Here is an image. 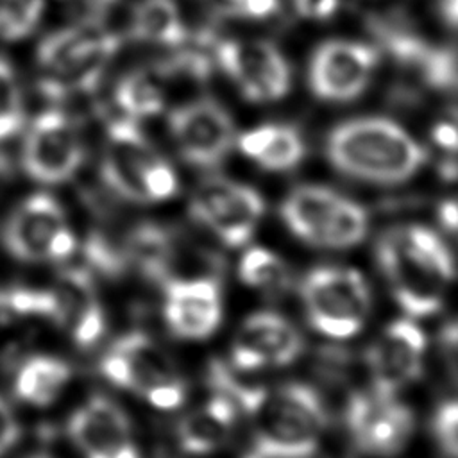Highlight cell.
<instances>
[{"instance_id": "13", "label": "cell", "mask_w": 458, "mask_h": 458, "mask_svg": "<svg viewBox=\"0 0 458 458\" xmlns=\"http://www.w3.org/2000/svg\"><path fill=\"white\" fill-rule=\"evenodd\" d=\"M347 429L356 447L370 456L390 458L404 449L413 435V411L381 394H356L345 408Z\"/></svg>"}, {"instance_id": "19", "label": "cell", "mask_w": 458, "mask_h": 458, "mask_svg": "<svg viewBox=\"0 0 458 458\" xmlns=\"http://www.w3.org/2000/svg\"><path fill=\"white\" fill-rule=\"evenodd\" d=\"M50 290L55 299L54 322L66 329L79 347H91L106 329V317L89 272L66 268Z\"/></svg>"}, {"instance_id": "11", "label": "cell", "mask_w": 458, "mask_h": 458, "mask_svg": "<svg viewBox=\"0 0 458 458\" xmlns=\"http://www.w3.org/2000/svg\"><path fill=\"white\" fill-rule=\"evenodd\" d=\"M215 59L250 102L279 100L290 89V66L270 41L224 39L215 47Z\"/></svg>"}, {"instance_id": "35", "label": "cell", "mask_w": 458, "mask_h": 458, "mask_svg": "<svg viewBox=\"0 0 458 458\" xmlns=\"http://www.w3.org/2000/svg\"><path fill=\"white\" fill-rule=\"evenodd\" d=\"M433 433L449 458H458V401L444 403L433 419Z\"/></svg>"}, {"instance_id": "1", "label": "cell", "mask_w": 458, "mask_h": 458, "mask_svg": "<svg viewBox=\"0 0 458 458\" xmlns=\"http://www.w3.org/2000/svg\"><path fill=\"white\" fill-rule=\"evenodd\" d=\"M208 381L250 419L254 449L247 458H308L318 447L327 417L313 386L288 383L267 388L243 383L220 360L209 363Z\"/></svg>"}, {"instance_id": "8", "label": "cell", "mask_w": 458, "mask_h": 458, "mask_svg": "<svg viewBox=\"0 0 458 458\" xmlns=\"http://www.w3.org/2000/svg\"><path fill=\"white\" fill-rule=\"evenodd\" d=\"M4 245L20 261H59L73 254L77 238L61 204L48 193H34L7 218Z\"/></svg>"}, {"instance_id": "23", "label": "cell", "mask_w": 458, "mask_h": 458, "mask_svg": "<svg viewBox=\"0 0 458 458\" xmlns=\"http://www.w3.org/2000/svg\"><path fill=\"white\" fill-rule=\"evenodd\" d=\"M340 199L342 195L324 186H299L284 199L281 218L297 238L310 245H318L320 234Z\"/></svg>"}, {"instance_id": "38", "label": "cell", "mask_w": 458, "mask_h": 458, "mask_svg": "<svg viewBox=\"0 0 458 458\" xmlns=\"http://www.w3.org/2000/svg\"><path fill=\"white\" fill-rule=\"evenodd\" d=\"M433 141L451 156H458V116L444 118L431 129Z\"/></svg>"}, {"instance_id": "41", "label": "cell", "mask_w": 458, "mask_h": 458, "mask_svg": "<svg viewBox=\"0 0 458 458\" xmlns=\"http://www.w3.org/2000/svg\"><path fill=\"white\" fill-rule=\"evenodd\" d=\"M444 21L458 29V0H437Z\"/></svg>"}, {"instance_id": "16", "label": "cell", "mask_w": 458, "mask_h": 458, "mask_svg": "<svg viewBox=\"0 0 458 458\" xmlns=\"http://www.w3.org/2000/svg\"><path fill=\"white\" fill-rule=\"evenodd\" d=\"M66 428L84 458H140L127 413L104 395L89 397Z\"/></svg>"}, {"instance_id": "27", "label": "cell", "mask_w": 458, "mask_h": 458, "mask_svg": "<svg viewBox=\"0 0 458 458\" xmlns=\"http://www.w3.org/2000/svg\"><path fill=\"white\" fill-rule=\"evenodd\" d=\"M369 227L367 211L354 200L342 197L331 213L317 247L324 249H349L358 245Z\"/></svg>"}, {"instance_id": "17", "label": "cell", "mask_w": 458, "mask_h": 458, "mask_svg": "<svg viewBox=\"0 0 458 458\" xmlns=\"http://www.w3.org/2000/svg\"><path fill=\"white\" fill-rule=\"evenodd\" d=\"M302 336L281 315L259 311L243 320L231 345V361L236 370L283 367L302 352Z\"/></svg>"}, {"instance_id": "2", "label": "cell", "mask_w": 458, "mask_h": 458, "mask_svg": "<svg viewBox=\"0 0 458 458\" xmlns=\"http://www.w3.org/2000/svg\"><path fill=\"white\" fill-rule=\"evenodd\" d=\"M377 263L397 304L411 317L433 315L454 277V259L428 227L406 225L386 233L377 243Z\"/></svg>"}, {"instance_id": "6", "label": "cell", "mask_w": 458, "mask_h": 458, "mask_svg": "<svg viewBox=\"0 0 458 458\" xmlns=\"http://www.w3.org/2000/svg\"><path fill=\"white\" fill-rule=\"evenodd\" d=\"M100 374L161 410L182 404L186 386L168 354L145 333L120 336L102 356Z\"/></svg>"}, {"instance_id": "43", "label": "cell", "mask_w": 458, "mask_h": 458, "mask_svg": "<svg viewBox=\"0 0 458 458\" xmlns=\"http://www.w3.org/2000/svg\"><path fill=\"white\" fill-rule=\"evenodd\" d=\"M29 458H50V456H47V454H32Z\"/></svg>"}, {"instance_id": "37", "label": "cell", "mask_w": 458, "mask_h": 458, "mask_svg": "<svg viewBox=\"0 0 458 458\" xmlns=\"http://www.w3.org/2000/svg\"><path fill=\"white\" fill-rule=\"evenodd\" d=\"M21 428L11 406L0 397V458L20 440Z\"/></svg>"}, {"instance_id": "21", "label": "cell", "mask_w": 458, "mask_h": 458, "mask_svg": "<svg viewBox=\"0 0 458 458\" xmlns=\"http://www.w3.org/2000/svg\"><path fill=\"white\" fill-rule=\"evenodd\" d=\"M236 406L222 394H215L204 406L193 410L177 426L179 445L191 454L218 449L229 437L236 420Z\"/></svg>"}, {"instance_id": "22", "label": "cell", "mask_w": 458, "mask_h": 458, "mask_svg": "<svg viewBox=\"0 0 458 458\" xmlns=\"http://www.w3.org/2000/svg\"><path fill=\"white\" fill-rule=\"evenodd\" d=\"M240 150L268 172H286L304 157V140L292 125L265 123L238 140Z\"/></svg>"}, {"instance_id": "5", "label": "cell", "mask_w": 458, "mask_h": 458, "mask_svg": "<svg viewBox=\"0 0 458 458\" xmlns=\"http://www.w3.org/2000/svg\"><path fill=\"white\" fill-rule=\"evenodd\" d=\"M100 175L116 195L140 204L161 202L177 191L174 168L127 116L106 127Z\"/></svg>"}, {"instance_id": "29", "label": "cell", "mask_w": 458, "mask_h": 458, "mask_svg": "<svg viewBox=\"0 0 458 458\" xmlns=\"http://www.w3.org/2000/svg\"><path fill=\"white\" fill-rule=\"evenodd\" d=\"M55 299L52 290L7 288L0 290V326L16 318L43 317L54 322Z\"/></svg>"}, {"instance_id": "32", "label": "cell", "mask_w": 458, "mask_h": 458, "mask_svg": "<svg viewBox=\"0 0 458 458\" xmlns=\"http://www.w3.org/2000/svg\"><path fill=\"white\" fill-rule=\"evenodd\" d=\"M428 86L458 93V48L429 47L417 64Z\"/></svg>"}, {"instance_id": "31", "label": "cell", "mask_w": 458, "mask_h": 458, "mask_svg": "<svg viewBox=\"0 0 458 458\" xmlns=\"http://www.w3.org/2000/svg\"><path fill=\"white\" fill-rule=\"evenodd\" d=\"M25 120L23 95L11 63L0 57V141L16 134Z\"/></svg>"}, {"instance_id": "30", "label": "cell", "mask_w": 458, "mask_h": 458, "mask_svg": "<svg viewBox=\"0 0 458 458\" xmlns=\"http://www.w3.org/2000/svg\"><path fill=\"white\" fill-rule=\"evenodd\" d=\"M47 0H0V39L20 41L39 23Z\"/></svg>"}, {"instance_id": "34", "label": "cell", "mask_w": 458, "mask_h": 458, "mask_svg": "<svg viewBox=\"0 0 458 458\" xmlns=\"http://www.w3.org/2000/svg\"><path fill=\"white\" fill-rule=\"evenodd\" d=\"M209 11L233 16V18H254L261 20L274 14L279 7V0H202Z\"/></svg>"}, {"instance_id": "7", "label": "cell", "mask_w": 458, "mask_h": 458, "mask_svg": "<svg viewBox=\"0 0 458 458\" xmlns=\"http://www.w3.org/2000/svg\"><path fill=\"white\" fill-rule=\"evenodd\" d=\"M301 295L310 324L331 338L354 336L370 308V292L354 268H313L301 284Z\"/></svg>"}, {"instance_id": "15", "label": "cell", "mask_w": 458, "mask_h": 458, "mask_svg": "<svg viewBox=\"0 0 458 458\" xmlns=\"http://www.w3.org/2000/svg\"><path fill=\"white\" fill-rule=\"evenodd\" d=\"M426 336L410 320L392 322L370 345L367 367L372 388L381 395H394L415 381L424 365Z\"/></svg>"}, {"instance_id": "4", "label": "cell", "mask_w": 458, "mask_h": 458, "mask_svg": "<svg viewBox=\"0 0 458 458\" xmlns=\"http://www.w3.org/2000/svg\"><path fill=\"white\" fill-rule=\"evenodd\" d=\"M120 43L102 23H75L45 36L36 50L39 91L50 100L93 91Z\"/></svg>"}, {"instance_id": "24", "label": "cell", "mask_w": 458, "mask_h": 458, "mask_svg": "<svg viewBox=\"0 0 458 458\" xmlns=\"http://www.w3.org/2000/svg\"><path fill=\"white\" fill-rule=\"evenodd\" d=\"M72 367L57 356L36 354L27 358L14 376V394L34 406L52 404L66 388Z\"/></svg>"}, {"instance_id": "28", "label": "cell", "mask_w": 458, "mask_h": 458, "mask_svg": "<svg viewBox=\"0 0 458 458\" xmlns=\"http://www.w3.org/2000/svg\"><path fill=\"white\" fill-rule=\"evenodd\" d=\"M240 279L250 286L268 293L283 292L288 284L290 272L284 261L263 247L249 249L240 261Z\"/></svg>"}, {"instance_id": "18", "label": "cell", "mask_w": 458, "mask_h": 458, "mask_svg": "<svg viewBox=\"0 0 458 458\" xmlns=\"http://www.w3.org/2000/svg\"><path fill=\"white\" fill-rule=\"evenodd\" d=\"M163 315L170 331L184 340L215 333L222 318L220 288L215 277H184L165 283Z\"/></svg>"}, {"instance_id": "25", "label": "cell", "mask_w": 458, "mask_h": 458, "mask_svg": "<svg viewBox=\"0 0 458 458\" xmlns=\"http://www.w3.org/2000/svg\"><path fill=\"white\" fill-rule=\"evenodd\" d=\"M129 36L134 41L181 47L186 43V27L174 0H140L131 13Z\"/></svg>"}, {"instance_id": "9", "label": "cell", "mask_w": 458, "mask_h": 458, "mask_svg": "<svg viewBox=\"0 0 458 458\" xmlns=\"http://www.w3.org/2000/svg\"><path fill=\"white\" fill-rule=\"evenodd\" d=\"M263 211V197L254 188L224 177L202 181L190 199L191 218L229 247L250 240Z\"/></svg>"}, {"instance_id": "36", "label": "cell", "mask_w": 458, "mask_h": 458, "mask_svg": "<svg viewBox=\"0 0 458 458\" xmlns=\"http://www.w3.org/2000/svg\"><path fill=\"white\" fill-rule=\"evenodd\" d=\"M77 23H102L118 0H59Z\"/></svg>"}, {"instance_id": "10", "label": "cell", "mask_w": 458, "mask_h": 458, "mask_svg": "<svg viewBox=\"0 0 458 458\" xmlns=\"http://www.w3.org/2000/svg\"><path fill=\"white\" fill-rule=\"evenodd\" d=\"M84 161V143L73 120L47 109L27 129L21 145V166L41 184H61L72 179Z\"/></svg>"}, {"instance_id": "26", "label": "cell", "mask_w": 458, "mask_h": 458, "mask_svg": "<svg viewBox=\"0 0 458 458\" xmlns=\"http://www.w3.org/2000/svg\"><path fill=\"white\" fill-rule=\"evenodd\" d=\"M114 100L127 118L156 116L165 107V95L150 73L134 70L123 75L114 88Z\"/></svg>"}, {"instance_id": "39", "label": "cell", "mask_w": 458, "mask_h": 458, "mask_svg": "<svg viewBox=\"0 0 458 458\" xmlns=\"http://www.w3.org/2000/svg\"><path fill=\"white\" fill-rule=\"evenodd\" d=\"M295 11L310 20H326L338 9V0H293Z\"/></svg>"}, {"instance_id": "33", "label": "cell", "mask_w": 458, "mask_h": 458, "mask_svg": "<svg viewBox=\"0 0 458 458\" xmlns=\"http://www.w3.org/2000/svg\"><path fill=\"white\" fill-rule=\"evenodd\" d=\"M84 254L86 259L102 274L106 276H118L127 267V258L123 245L111 243L109 238H106L100 233H91L84 243Z\"/></svg>"}, {"instance_id": "12", "label": "cell", "mask_w": 458, "mask_h": 458, "mask_svg": "<svg viewBox=\"0 0 458 458\" xmlns=\"http://www.w3.org/2000/svg\"><path fill=\"white\" fill-rule=\"evenodd\" d=\"M168 131L179 154L195 166H216L234 141L229 113L211 98L177 106L168 114Z\"/></svg>"}, {"instance_id": "20", "label": "cell", "mask_w": 458, "mask_h": 458, "mask_svg": "<svg viewBox=\"0 0 458 458\" xmlns=\"http://www.w3.org/2000/svg\"><path fill=\"white\" fill-rule=\"evenodd\" d=\"M127 265H134L150 281L166 283L174 277L179 238L157 224L136 225L123 242Z\"/></svg>"}, {"instance_id": "42", "label": "cell", "mask_w": 458, "mask_h": 458, "mask_svg": "<svg viewBox=\"0 0 458 458\" xmlns=\"http://www.w3.org/2000/svg\"><path fill=\"white\" fill-rule=\"evenodd\" d=\"M9 170H11V161L4 154H0V175L9 174Z\"/></svg>"}, {"instance_id": "14", "label": "cell", "mask_w": 458, "mask_h": 458, "mask_svg": "<svg viewBox=\"0 0 458 458\" xmlns=\"http://www.w3.org/2000/svg\"><path fill=\"white\" fill-rule=\"evenodd\" d=\"M377 61V50L367 43L326 41L311 55L308 68L310 88L327 102L352 100L367 88Z\"/></svg>"}, {"instance_id": "40", "label": "cell", "mask_w": 458, "mask_h": 458, "mask_svg": "<svg viewBox=\"0 0 458 458\" xmlns=\"http://www.w3.org/2000/svg\"><path fill=\"white\" fill-rule=\"evenodd\" d=\"M442 344L453 369L458 372V322L445 326L442 333Z\"/></svg>"}, {"instance_id": "3", "label": "cell", "mask_w": 458, "mask_h": 458, "mask_svg": "<svg viewBox=\"0 0 458 458\" xmlns=\"http://www.w3.org/2000/svg\"><path fill=\"white\" fill-rule=\"evenodd\" d=\"M326 156L338 172L374 184L403 182L426 161V150L415 138L379 116L338 123L327 136Z\"/></svg>"}]
</instances>
